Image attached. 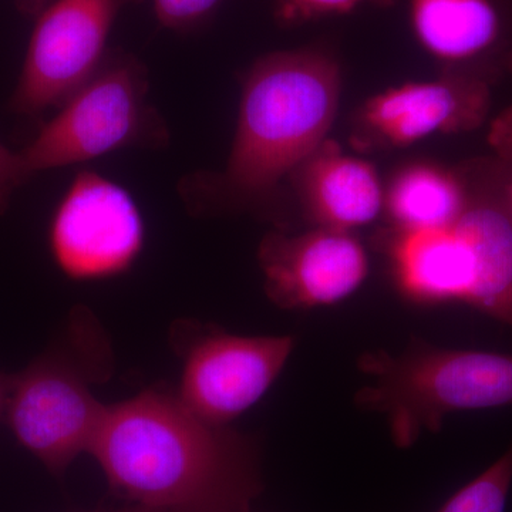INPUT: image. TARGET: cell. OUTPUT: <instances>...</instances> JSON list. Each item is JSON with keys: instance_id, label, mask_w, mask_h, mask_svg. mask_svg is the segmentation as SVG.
Returning <instances> with one entry per match:
<instances>
[{"instance_id": "13", "label": "cell", "mask_w": 512, "mask_h": 512, "mask_svg": "<svg viewBox=\"0 0 512 512\" xmlns=\"http://www.w3.org/2000/svg\"><path fill=\"white\" fill-rule=\"evenodd\" d=\"M289 177L306 215L318 227L352 232L383 211L384 190L376 168L343 153L330 138Z\"/></svg>"}, {"instance_id": "22", "label": "cell", "mask_w": 512, "mask_h": 512, "mask_svg": "<svg viewBox=\"0 0 512 512\" xmlns=\"http://www.w3.org/2000/svg\"><path fill=\"white\" fill-rule=\"evenodd\" d=\"M9 376L0 375V414L5 410L6 394H8Z\"/></svg>"}, {"instance_id": "21", "label": "cell", "mask_w": 512, "mask_h": 512, "mask_svg": "<svg viewBox=\"0 0 512 512\" xmlns=\"http://www.w3.org/2000/svg\"><path fill=\"white\" fill-rule=\"evenodd\" d=\"M18 5L22 12L40 15V12L49 5V0H18Z\"/></svg>"}, {"instance_id": "11", "label": "cell", "mask_w": 512, "mask_h": 512, "mask_svg": "<svg viewBox=\"0 0 512 512\" xmlns=\"http://www.w3.org/2000/svg\"><path fill=\"white\" fill-rule=\"evenodd\" d=\"M467 200L454 225L473 255L468 305L512 326V214L504 164L480 158L463 167Z\"/></svg>"}, {"instance_id": "12", "label": "cell", "mask_w": 512, "mask_h": 512, "mask_svg": "<svg viewBox=\"0 0 512 512\" xmlns=\"http://www.w3.org/2000/svg\"><path fill=\"white\" fill-rule=\"evenodd\" d=\"M410 26L424 52L451 72H507L512 0H410Z\"/></svg>"}, {"instance_id": "4", "label": "cell", "mask_w": 512, "mask_h": 512, "mask_svg": "<svg viewBox=\"0 0 512 512\" xmlns=\"http://www.w3.org/2000/svg\"><path fill=\"white\" fill-rule=\"evenodd\" d=\"M357 367L375 382L356 393V406L384 414L399 448L412 447L423 431L437 433L448 414L512 406V355L413 339L397 356L363 353Z\"/></svg>"}, {"instance_id": "9", "label": "cell", "mask_w": 512, "mask_h": 512, "mask_svg": "<svg viewBox=\"0 0 512 512\" xmlns=\"http://www.w3.org/2000/svg\"><path fill=\"white\" fill-rule=\"evenodd\" d=\"M491 109V83L447 70L433 82L390 87L363 104L353 141L362 150L412 146L434 134H461L483 126Z\"/></svg>"}, {"instance_id": "6", "label": "cell", "mask_w": 512, "mask_h": 512, "mask_svg": "<svg viewBox=\"0 0 512 512\" xmlns=\"http://www.w3.org/2000/svg\"><path fill=\"white\" fill-rule=\"evenodd\" d=\"M178 332V400L198 419L228 427L255 406L292 355V336H239L188 326Z\"/></svg>"}, {"instance_id": "17", "label": "cell", "mask_w": 512, "mask_h": 512, "mask_svg": "<svg viewBox=\"0 0 512 512\" xmlns=\"http://www.w3.org/2000/svg\"><path fill=\"white\" fill-rule=\"evenodd\" d=\"M399 0H284L285 19L311 20L323 16L345 15L363 5L389 6Z\"/></svg>"}, {"instance_id": "2", "label": "cell", "mask_w": 512, "mask_h": 512, "mask_svg": "<svg viewBox=\"0 0 512 512\" xmlns=\"http://www.w3.org/2000/svg\"><path fill=\"white\" fill-rule=\"evenodd\" d=\"M340 89L339 64L319 50L261 57L245 77L234 144L215 184L247 197L274 190L328 138Z\"/></svg>"}, {"instance_id": "1", "label": "cell", "mask_w": 512, "mask_h": 512, "mask_svg": "<svg viewBox=\"0 0 512 512\" xmlns=\"http://www.w3.org/2000/svg\"><path fill=\"white\" fill-rule=\"evenodd\" d=\"M89 454L114 494L148 512H249L262 490L255 441L164 387L107 406Z\"/></svg>"}, {"instance_id": "15", "label": "cell", "mask_w": 512, "mask_h": 512, "mask_svg": "<svg viewBox=\"0 0 512 512\" xmlns=\"http://www.w3.org/2000/svg\"><path fill=\"white\" fill-rule=\"evenodd\" d=\"M467 200L463 168L414 163L397 171L384 191V208L397 231L451 227Z\"/></svg>"}, {"instance_id": "23", "label": "cell", "mask_w": 512, "mask_h": 512, "mask_svg": "<svg viewBox=\"0 0 512 512\" xmlns=\"http://www.w3.org/2000/svg\"><path fill=\"white\" fill-rule=\"evenodd\" d=\"M96 512H148V511L143 510V508L136 507V505H126V507L119 508V510L96 511Z\"/></svg>"}, {"instance_id": "16", "label": "cell", "mask_w": 512, "mask_h": 512, "mask_svg": "<svg viewBox=\"0 0 512 512\" xmlns=\"http://www.w3.org/2000/svg\"><path fill=\"white\" fill-rule=\"evenodd\" d=\"M512 484V446L437 512H504Z\"/></svg>"}, {"instance_id": "19", "label": "cell", "mask_w": 512, "mask_h": 512, "mask_svg": "<svg viewBox=\"0 0 512 512\" xmlns=\"http://www.w3.org/2000/svg\"><path fill=\"white\" fill-rule=\"evenodd\" d=\"M488 143L493 148L494 157L504 164L507 174L505 192L512 214V104L491 121Z\"/></svg>"}, {"instance_id": "24", "label": "cell", "mask_w": 512, "mask_h": 512, "mask_svg": "<svg viewBox=\"0 0 512 512\" xmlns=\"http://www.w3.org/2000/svg\"><path fill=\"white\" fill-rule=\"evenodd\" d=\"M507 72L512 74V53H511L510 59H508V62H507Z\"/></svg>"}, {"instance_id": "7", "label": "cell", "mask_w": 512, "mask_h": 512, "mask_svg": "<svg viewBox=\"0 0 512 512\" xmlns=\"http://www.w3.org/2000/svg\"><path fill=\"white\" fill-rule=\"evenodd\" d=\"M133 0H55L40 12L10 110L37 116L62 107L99 72L120 10Z\"/></svg>"}, {"instance_id": "18", "label": "cell", "mask_w": 512, "mask_h": 512, "mask_svg": "<svg viewBox=\"0 0 512 512\" xmlns=\"http://www.w3.org/2000/svg\"><path fill=\"white\" fill-rule=\"evenodd\" d=\"M221 0H154L157 19L170 29H183L200 22Z\"/></svg>"}, {"instance_id": "20", "label": "cell", "mask_w": 512, "mask_h": 512, "mask_svg": "<svg viewBox=\"0 0 512 512\" xmlns=\"http://www.w3.org/2000/svg\"><path fill=\"white\" fill-rule=\"evenodd\" d=\"M29 180L20 153L0 143V214L8 210L13 192Z\"/></svg>"}, {"instance_id": "10", "label": "cell", "mask_w": 512, "mask_h": 512, "mask_svg": "<svg viewBox=\"0 0 512 512\" xmlns=\"http://www.w3.org/2000/svg\"><path fill=\"white\" fill-rule=\"evenodd\" d=\"M258 259L266 295L286 311L345 301L369 274L365 248L352 232L339 229L271 232L259 245Z\"/></svg>"}, {"instance_id": "14", "label": "cell", "mask_w": 512, "mask_h": 512, "mask_svg": "<svg viewBox=\"0 0 512 512\" xmlns=\"http://www.w3.org/2000/svg\"><path fill=\"white\" fill-rule=\"evenodd\" d=\"M394 282L404 298L423 305L467 303L473 285V255L456 225L384 235Z\"/></svg>"}, {"instance_id": "8", "label": "cell", "mask_w": 512, "mask_h": 512, "mask_svg": "<svg viewBox=\"0 0 512 512\" xmlns=\"http://www.w3.org/2000/svg\"><path fill=\"white\" fill-rule=\"evenodd\" d=\"M146 241L130 192L103 175L77 174L50 225L49 244L60 271L74 281L126 274Z\"/></svg>"}, {"instance_id": "5", "label": "cell", "mask_w": 512, "mask_h": 512, "mask_svg": "<svg viewBox=\"0 0 512 512\" xmlns=\"http://www.w3.org/2000/svg\"><path fill=\"white\" fill-rule=\"evenodd\" d=\"M147 94V70L138 60H104L99 72L19 151L26 173L32 178L121 148L164 146L168 131Z\"/></svg>"}, {"instance_id": "3", "label": "cell", "mask_w": 512, "mask_h": 512, "mask_svg": "<svg viewBox=\"0 0 512 512\" xmlns=\"http://www.w3.org/2000/svg\"><path fill=\"white\" fill-rule=\"evenodd\" d=\"M111 372L106 333L89 309L77 308L60 343L9 376L6 423L53 476L62 477L80 454H89L107 409L94 387Z\"/></svg>"}]
</instances>
